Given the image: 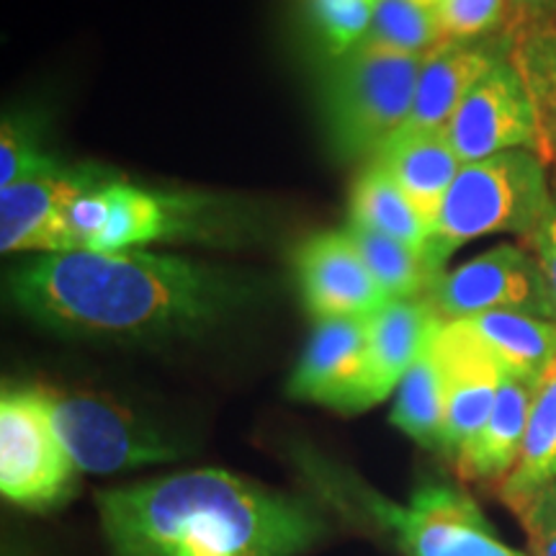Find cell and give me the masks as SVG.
Returning a JSON list of instances; mask_svg holds the SVG:
<instances>
[{"label":"cell","instance_id":"cell-1","mask_svg":"<svg viewBox=\"0 0 556 556\" xmlns=\"http://www.w3.org/2000/svg\"><path fill=\"white\" fill-rule=\"evenodd\" d=\"M11 294L62 336L148 343L199 336L248 299L227 270L148 250L45 253L16 268Z\"/></svg>","mask_w":556,"mask_h":556},{"label":"cell","instance_id":"cell-2","mask_svg":"<svg viewBox=\"0 0 556 556\" xmlns=\"http://www.w3.org/2000/svg\"><path fill=\"white\" fill-rule=\"evenodd\" d=\"M96 505L114 556H299L325 533L307 497L225 469L111 486Z\"/></svg>","mask_w":556,"mask_h":556},{"label":"cell","instance_id":"cell-3","mask_svg":"<svg viewBox=\"0 0 556 556\" xmlns=\"http://www.w3.org/2000/svg\"><path fill=\"white\" fill-rule=\"evenodd\" d=\"M296 464L325 503L353 526L379 533L400 556H523L495 536L482 507L462 486L422 482L402 505L307 448L296 451Z\"/></svg>","mask_w":556,"mask_h":556},{"label":"cell","instance_id":"cell-4","mask_svg":"<svg viewBox=\"0 0 556 556\" xmlns=\"http://www.w3.org/2000/svg\"><path fill=\"white\" fill-rule=\"evenodd\" d=\"M546 160L531 150H510L462 165L438 214L428 261L438 274L464 242L490 235L528 240L556 204Z\"/></svg>","mask_w":556,"mask_h":556},{"label":"cell","instance_id":"cell-5","mask_svg":"<svg viewBox=\"0 0 556 556\" xmlns=\"http://www.w3.org/2000/svg\"><path fill=\"white\" fill-rule=\"evenodd\" d=\"M426 54L364 41L332 62L325 83V129L340 160H368L402 129L413 109L415 83Z\"/></svg>","mask_w":556,"mask_h":556},{"label":"cell","instance_id":"cell-6","mask_svg":"<svg viewBox=\"0 0 556 556\" xmlns=\"http://www.w3.org/2000/svg\"><path fill=\"white\" fill-rule=\"evenodd\" d=\"M78 490V467L54 428L45 387L3 389L0 400V492L9 503L41 513Z\"/></svg>","mask_w":556,"mask_h":556},{"label":"cell","instance_id":"cell-7","mask_svg":"<svg viewBox=\"0 0 556 556\" xmlns=\"http://www.w3.org/2000/svg\"><path fill=\"white\" fill-rule=\"evenodd\" d=\"M50 413L60 441L78 471L116 475V471L168 464L186 454L152 422L119 402L86 392L47 389Z\"/></svg>","mask_w":556,"mask_h":556},{"label":"cell","instance_id":"cell-8","mask_svg":"<svg viewBox=\"0 0 556 556\" xmlns=\"http://www.w3.org/2000/svg\"><path fill=\"white\" fill-rule=\"evenodd\" d=\"M446 139L464 165L510 150H531L546 160L536 103L510 54L469 90L446 127Z\"/></svg>","mask_w":556,"mask_h":556},{"label":"cell","instance_id":"cell-9","mask_svg":"<svg viewBox=\"0 0 556 556\" xmlns=\"http://www.w3.org/2000/svg\"><path fill=\"white\" fill-rule=\"evenodd\" d=\"M426 299L443 323L495 309H520L554 319L536 255L518 242H503L464 266L443 270Z\"/></svg>","mask_w":556,"mask_h":556},{"label":"cell","instance_id":"cell-10","mask_svg":"<svg viewBox=\"0 0 556 556\" xmlns=\"http://www.w3.org/2000/svg\"><path fill=\"white\" fill-rule=\"evenodd\" d=\"M433 356L443 379L441 454L456 464L482 433L505 371L462 323L443 325Z\"/></svg>","mask_w":556,"mask_h":556},{"label":"cell","instance_id":"cell-11","mask_svg":"<svg viewBox=\"0 0 556 556\" xmlns=\"http://www.w3.org/2000/svg\"><path fill=\"white\" fill-rule=\"evenodd\" d=\"M114 176L99 165H62L0 189V250L9 253H65V206L83 191Z\"/></svg>","mask_w":556,"mask_h":556},{"label":"cell","instance_id":"cell-12","mask_svg":"<svg viewBox=\"0 0 556 556\" xmlns=\"http://www.w3.org/2000/svg\"><path fill=\"white\" fill-rule=\"evenodd\" d=\"M304 307L317 319L371 317L389 302L345 229L312 235L294 253Z\"/></svg>","mask_w":556,"mask_h":556},{"label":"cell","instance_id":"cell-13","mask_svg":"<svg viewBox=\"0 0 556 556\" xmlns=\"http://www.w3.org/2000/svg\"><path fill=\"white\" fill-rule=\"evenodd\" d=\"M368 340L371 317L319 319L289 379V397L315 402L336 413H361Z\"/></svg>","mask_w":556,"mask_h":556},{"label":"cell","instance_id":"cell-14","mask_svg":"<svg viewBox=\"0 0 556 556\" xmlns=\"http://www.w3.org/2000/svg\"><path fill=\"white\" fill-rule=\"evenodd\" d=\"M109 214L93 253L137 250L150 242L204 238L217 229V214L208 212L206 199L142 189L129 178L106 186Z\"/></svg>","mask_w":556,"mask_h":556},{"label":"cell","instance_id":"cell-15","mask_svg":"<svg viewBox=\"0 0 556 556\" xmlns=\"http://www.w3.org/2000/svg\"><path fill=\"white\" fill-rule=\"evenodd\" d=\"M510 54V34L484 39H443L426 52L417 73L413 109L400 131H446L477 80ZM397 131V135H400Z\"/></svg>","mask_w":556,"mask_h":556},{"label":"cell","instance_id":"cell-16","mask_svg":"<svg viewBox=\"0 0 556 556\" xmlns=\"http://www.w3.org/2000/svg\"><path fill=\"white\" fill-rule=\"evenodd\" d=\"M443 325V317L426 296L392 299L374 312L361 413L379 405L400 387L409 366L433 345Z\"/></svg>","mask_w":556,"mask_h":556},{"label":"cell","instance_id":"cell-17","mask_svg":"<svg viewBox=\"0 0 556 556\" xmlns=\"http://www.w3.org/2000/svg\"><path fill=\"white\" fill-rule=\"evenodd\" d=\"M374 163L392 176L435 232L443 199L464 165L448 144L446 131H400L379 150Z\"/></svg>","mask_w":556,"mask_h":556},{"label":"cell","instance_id":"cell-18","mask_svg":"<svg viewBox=\"0 0 556 556\" xmlns=\"http://www.w3.org/2000/svg\"><path fill=\"white\" fill-rule=\"evenodd\" d=\"M497 361L507 377L541 384L556 364V319L520 309H495L456 319Z\"/></svg>","mask_w":556,"mask_h":556},{"label":"cell","instance_id":"cell-19","mask_svg":"<svg viewBox=\"0 0 556 556\" xmlns=\"http://www.w3.org/2000/svg\"><path fill=\"white\" fill-rule=\"evenodd\" d=\"M539 384L516 377H503L495 407L486 417L482 433L454 464L458 475L471 482H503L516 469L531 417Z\"/></svg>","mask_w":556,"mask_h":556},{"label":"cell","instance_id":"cell-20","mask_svg":"<svg viewBox=\"0 0 556 556\" xmlns=\"http://www.w3.org/2000/svg\"><path fill=\"white\" fill-rule=\"evenodd\" d=\"M556 482V364L539 384L531 417L523 438V448L516 469L497 484L500 500L513 513L523 510L528 500Z\"/></svg>","mask_w":556,"mask_h":556},{"label":"cell","instance_id":"cell-21","mask_svg":"<svg viewBox=\"0 0 556 556\" xmlns=\"http://www.w3.org/2000/svg\"><path fill=\"white\" fill-rule=\"evenodd\" d=\"M348 214L353 225L368 227L374 232L407 242L409 248L428 255L433 229L420 217L413 201L394 184L392 176L379 163H368L351 189Z\"/></svg>","mask_w":556,"mask_h":556},{"label":"cell","instance_id":"cell-22","mask_svg":"<svg viewBox=\"0 0 556 556\" xmlns=\"http://www.w3.org/2000/svg\"><path fill=\"white\" fill-rule=\"evenodd\" d=\"M510 34V60L523 75L536 103L546 142V163L556 168V21H528L505 29Z\"/></svg>","mask_w":556,"mask_h":556},{"label":"cell","instance_id":"cell-23","mask_svg":"<svg viewBox=\"0 0 556 556\" xmlns=\"http://www.w3.org/2000/svg\"><path fill=\"white\" fill-rule=\"evenodd\" d=\"M345 232L351 235L353 245L358 248L361 258L366 261L368 270L377 278L389 302L392 299L426 296L435 278L441 276L430 266L428 255L409 248L407 242L374 232L368 227L353 225V222H348Z\"/></svg>","mask_w":556,"mask_h":556},{"label":"cell","instance_id":"cell-24","mask_svg":"<svg viewBox=\"0 0 556 556\" xmlns=\"http://www.w3.org/2000/svg\"><path fill=\"white\" fill-rule=\"evenodd\" d=\"M389 420L394 428L413 438L417 446L441 454L443 379L433 356V345L409 366L405 379L400 381Z\"/></svg>","mask_w":556,"mask_h":556},{"label":"cell","instance_id":"cell-25","mask_svg":"<svg viewBox=\"0 0 556 556\" xmlns=\"http://www.w3.org/2000/svg\"><path fill=\"white\" fill-rule=\"evenodd\" d=\"M441 21L430 0H377L366 41L409 54H426L443 41Z\"/></svg>","mask_w":556,"mask_h":556},{"label":"cell","instance_id":"cell-26","mask_svg":"<svg viewBox=\"0 0 556 556\" xmlns=\"http://www.w3.org/2000/svg\"><path fill=\"white\" fill-rule=\"evenodd\" d=\"M377 0H307L312 31L332 62L364 45L371 31Z\"/></svg>","mask_w":556,"mask_h":556},{"label":"cell","instance_id":"cell-27","mask_svg":"<svg viewBox=\"0 0 556 556\" xmlns=\"http://www.w3.org/2000/svg\"><path fill=\"white\" fill-rule=\"evenodd\" d=\"M446 39H484L503 34L507 0H430Z\"/></svg>","mask_w":556,"mask_h":556},{"label":"cell","instance_id":"cell-28","mask_svg":"<svg viewBox=\"0 0 556 556\" xmlns=\"http://www.w3.org/2000/svg\"><path fill=\"white\" fill-rule=\"evenodd\" d=\"M58 168H62L60 160L41 152L37 139H31L29 131L21 129L16 122L3 119V129H0V189Z\"/></svg>","mask_w":556,"mask_h":556},{"label":"cell","instance_id":"cell-29","mask_svg":"<svg viewBox=\"0 0 556 556\" xmlns=\"http://www.w3.org/2000/svg\"><path fill=\"white\" fill-rule=\"evenodd\" d=\"M518 518L528 533L531 556H556V482L528 500Z\"/></svg>","mask_w":556,"mask_h":556},{"label":"cell","instance_id":"cell-30","mask_svg":"<svg viewBox=\"0 0 556 556\" xmlns=\"http://www.w3.org/2000/svg\"><path fill=\"white\" fill-rule=\"evenodd\" d=\"M528 250L536 255L541 274H544L546 296L548 304H552V315L556 319V204L552 212L546 214V219L541 222L536 232L528 238Z\"/></svg>","mask_w":556,"mask_h":556},{"label":"cell","instance_id":"cell-31","mask_svg":"<svg viewBox=\"0 0 556 556\" xmlns=\"http://www.w3.org/2000/svg\"><path fill=\"white\" fill-rule=\"evenodd\" d=\"M556 21V0H507V26L528 24V21Z\"/></svg>","mask_w":556,"mask_h":556}]
</instances>
